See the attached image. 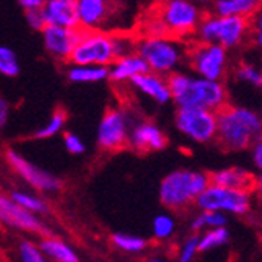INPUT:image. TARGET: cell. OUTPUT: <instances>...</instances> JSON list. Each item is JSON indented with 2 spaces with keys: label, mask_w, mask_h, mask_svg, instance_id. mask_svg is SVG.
I'll list each match as a JSON object with an SVG mask.
<instances>
[{
  "label": "cell",
  "mask_w": 262,
  "mask_h": 262,
  "mask_svg": "<svg viewBox=\"0 0 262 262\" xmlns=\"http://www.w3.org/2000/svg\"><path fill=\"white\" fill-rule=\"evenodd\" d=\"M260 116L241 105L226 104L217 110V143L225 151H244L260 138Z\"/></svg>",
  "instance_id": "obj_1"
},
{
  "label": "cell",
  "mask_w": 262,
  "mask_h": 262,
  "mask_svg": "<svg viewBox=\"0 0 262 262\" xmlns=\"http://www.w3.org/2000/svg\"><path fill=\"white\" fill-rule=\"evenodd\" d=\"M171 101L178 107H203L217 112L228 104V90L223 80H209L204 77H192L173 71L166 79Z\"/></svg>",
  "instance_id": "obj_2"
},
{
  "label": "cell",
  "mask_w": 262,
  "mask_h": 262,
  "mask_svg": "<svg viewBox=\"0 0 262 262\" xmlns=\"http://www.w3.org/2000/svg\"><path fill=\"white\" fill-rule=\"evenodd\" d=\"M137 42L126 36H115L101 30H85L68 61L73 64L110 66L116 58L134 54Z\"/></svg>",
  "instance_id": "obj_3"
},
{
  "label": "cell",
  "mask_w": 262,
  "mask_h": 262,
  "mask_svg": "<svg viewBox=\"0 0 262 262\" xmlns=\"http://www.w3.org/2000/svg\"><path fill=\"white\" fill-rule=\"evenodd\" d=\"M210 184L209 174L192 170H176L166 174L159 188L160 203L171 210L188 207Z\"/></svg>",
  "instance_id": "obj_4"
},
{
  "label": "cell",
  "mask_w": 262,
  "mask_h": 262,
  "mask_svg": "<svg viewBox=\"0 0 262 262\" xmlns=\"http://www.w3.org/2000/svg\"><path fill=\"white\" fill-rule=\"evenodd\" d=\"M138 55L146 61L152 73L168 76L181 64L185 51L171 36H146L137 42Z\"/></svg>",
  "instance_id": "obj_5"
},
{
  "label": "cell",
  "mask_w": 262,
  "mask_h": 262,
  "mask_svg": "<svg viewBox=\"0 0 262 262\" xmlns=\"http://www.w3.org/2000/svg\"><path fill=\"white\" fill-rule=\"evenodd\" d=\"M166 35L179 39L192 36L203 17V11L190 0H165L157 13Z\"/></svg>",
  "instance_id": "obj_6"
},
{
  "label": "cell",
  "mask_w": 262,
  "mask_h": 262,
  "mask_svg": "<svg viewBox=\"0 0 262 262\" xmlns=\"http://www.w3.org/2000/svg\"><path fill=\"white\" fill-rule=\"evenodd\" d=\"M201 210H219L234 215H247L251 210V192L209 184L195 200Z\"/></svg>",
  "instance_id": "obj_7"
},
{
  "label": "cell",
  "mask_w": 262,
  "mask_h": 262,
  "mask_svg": "<svg viewBox=\"0 0 262 262\" xmlns=\"http://www.w3.org/2000/svg\"><path fill=\"white\" fill-rule=\"evenodd\" d=\"M188 63L192 69L204 79L223 80L228 71V49L217 42H200L196 41L187 49Z\"/></svg>",
  "instance_id": "obj_8"
},
{
  "label": "cell",
  "mask_w": 262,
  "mask_h": 262,
  "mask_svg": "<svg viewBox=\"0 0 262 262\" xmlns=\"http://www.w3.org/2000/svg\"><path fill=\"white\" fill-rule=\"evenodd\" d=\"M176 127L196 143H209L217 134V112L203 107H178Z\"/></svg>",
  "instance_id": "obj_9"
},
{
  "label": "cell",
  "mask_w": 262,
  "mask_h": 262,
  "mask_svg": "<svg viewBox=\"0 0 262 262\" xmlns=\"http://www.w3.org/2000/svg\"><path fill=\"white\" fill-rule=\"evenodd\" d=\"M130 120L121 108H108L98 126V145L104 151H120L129 146Z\"/></svg>",
  "instance_id": "obj_10"
},
{
  "label": "cell",
  "mask_w": 262,
  "mask_h": 262,
  "mask_svg": "<svg viewBox=\"0 0 262 262\" xmlns=\"http://www.w3.org/2000/svg\"><path fill=\"white\" fill-rule=\"evenodd\" d=\"M0 223L17 231L38 234L41 237L52 235L51 229L36 217V213L20 207L10 195L0 193Z\"/></svg>",
  "instance_id": "obj_11"
},
{
  "label": "cell",
  "mask_w": 262,
  "mask_h": 262,
  "mask_svg": "<svg viewBox=\"0 0 262 262\" xmlns=\"http://www.w3.org/2000/svg\"><path fill=\"white\" fill-rule=\"evenodd\" d=\"M5 157H7L8 165L13 168V171L17 173L33 188L41 190V192H58V190L63 187V182L57 176H54L52 173L46 171V170L38 168V166H35L26 157H22L17 151L10 148V149H7Z\"/></svg>",
  "instance_id": "obj_12"
},
{
  "label": "cell",
  "mask_w": 262,
  "mask_h": 262,
  "mask_svg": "<svg viewBox=\"0 0 262 262\" xmlns=\"http://www.w3.org/2000/svg\"><path fill=\"white\" fill-rule=\"evenodd\" d=\"M85 29H68L60 26H46L42 29V42L46 51L49 52L54 58L68 61L71 52L74 51L76 44L82 38Z\"/></svg>",
  "instance_id": "obj_13"
},
{
  "label": "cell",
  "mask_w": 262,
  "mask_h": 262,
  "mask_svg": "<svg viewBox=\"0 0 262 262\" xmlns=\"http://www.w3.org/2000/svg\"><path fill=\"white\" fill-rule=\"evenodd\" d=\"M168 145L165 132L152 121H141L129 132V146L138 152L160 151Z\"/></svg>",
  "instance_id": "obj_14"
},
{
  "label": "cell",
  "mask_w": 262,
  "mask_h": 262,
  "mask_svg": "<svg viewBox=\"0 0 262 262\" xmlns=\"http://www.w3.org/2000/svg\"><path fill=\"white\" fill-rule=\"evenodd\" d=\"M250 19L241 16H219L215 42L225 49H234L241 46L250 32Z\"/></svg>",
  "instance_id": "obj_15"
},
{
  "label": "cell",
  "mask_w": 262,
  "mask_h": 262,
  "mask_svg": "<svg viewBox=\"0 0 262 262\" xmlns=\"http://www.w3.org/2000/svg\"><path fill=\"white\" fill-rule=\"evenodd\" d=\"M42 13L47 26H60L68 29L80 27L76 0H46Z\"/></svg>",
  "instance_id": "obj_16"
},
{
  "label": "cell",
  "mask_w": 262,
  "mask_h": 262,
  "mask_svg": "<svg viewBox=\"0 0 262 262\" xmlns=\"http://www.w3.org/2000/svg\"><path fill=\"white\" fill-rule=\"evenodd\" d=\"M80 27L85 30H99L110 16V0H76Z\"/></svg>",
  "instance_id": "obj_17"
},
{
  "label": "cell",
  "mask_w": 262,
  "mask_h": 262,
  "mask_svg": "<svg viewBox=\"0 0 262 262\" xmlns=\"http://www.w3.org/2000/svg\"><path fill=\"white\" fill-rule=\"evenodd\" d=\"M130 83L138 91L146 94L148 98H151L152 101H156L160 105L168 104L171 101L168 83H166V79H163L162 74L152 73V71H146V73L135 76L130 80Z\"/></svg>",
  "instance_id": "obj_18"
},
{
  "label": "cell",
  "mask_w": 262,
  "mask_h": 262,
  "mask_svg": "<svg viewBox=\"0 0 262 262\" xmlns=\"http://www.w3.org/2000/svg\"><path fill=\"white\" fill-rule=\"evenodd\" d=\"M148 64L138 54H129L124 57L116 58L110 66H108V76L113 83H127L130 82L135 76L146 73Z\"/></svg>",
  "instance_id": "obj_19"
},
{
  "label": "cell",
  "mask_w": 262,
  "mask_h": 262,
  "mask_svg": "<svg viewBox=\"0 0 262 262\" xmlns=\"http://www.w3.org/2000/svg\"><path fill=\"white\" fill-rule=\"evenodd\" d=\"M209 181H210V184L251 192L254 188L256 178L250 171L239 168V166H229V168H223V170L213 171L212 174H209Z\"/></svg>",
  "instance_id": "obj_20"
},
{
  "label": "cell",
  "mask_w": 262,
  "mask_h": 262,
  "mask_svg": "<svg viewBox=\"0 0 262 262\" xmlns=\"http://www.w3.org/2000/svg\"><path fill=\"white\" fill-rule=\"evenodd\" d=\"M38 248L42 251V254L47 259L54 262H80L74 248H71L66 242L52 235L41 237Z\"/></svg>",
  "instance_id": "obj_21"
},
{
  "label": "cell",
  "mask_w": 262,
  "mask_h": 262,
  "mask_svg": "<svg viewBox=\"0 0 262 262\" xmlns=\"http://www.w3.org/2000/svg\"><path fill=\"white\" fill-rule=\"evenodd\" d=\"M260 10V0H217L213 11L217 16L253 17Z\"/></svg>",
  "instance_id": "obj_22"
},
{
  "label": "cell",
  "mask_w": 262,
  "mask_h": 262,
  "mask_svg": "<svg viewBox=\"0 0 262 262\" xmlns=\"http://www.w3.org/2000/svg\"><path fill=\"white\" fill-rule=\"evenodd\" d=\"M107 76H108L107 66L73 64L68 69V79L73 83H96L105 80Z\"/></svg>",
  "instance_id": "obj_23"
},
{
  "label": "cell",
  "mask_w": 262,
  "mask_h": 262,
  "mask_svg": "<svg viewBox=\"0 0 262 262\" xmlns=\"http://www.w3.org/2000/svg\"><path fill=\"white\" fill-rule=\"evenodd\" d=\"M231 234L229 231L222 226V228H210L207 232H204L203 235H200L198 239V253H206L210 251L213 248L223 247L229 242Z\"/></svg>",
  "instance_id": "obj_24"
},
{
  "label": "cell",
  "mask_w": 262,
  "mask_h": 262,
  "mask_svg": "<svg viewBox=\"0 0 262 262\" xmlns=\"http://www.w3.org/2000/svg\"><path fill=\"white\" fill-rule=\"evenodd\" d=\"M68 121V112L63 110V108H57L52 116L49 118V121H47L42 127H39L33 137L36 140H47V138H51V137H55L57 134H60L64 127Z\"/></svg>",
  "instance_id": "obj_25"
},
{
  "label": "cell",
  "mask_w": 262,
  "mask_h": 262,
  "mask_svg": "<svg viewBox=\"0 0 262 262\" xmlns=\"http://www.w3.org/2000/svg\"><path fill=\"white\" fill-rule=\"evenodd\" d=\"M10 196L20 207L36 213V215H46V213L49 212V206H47V203L44 200L32 195V193L20 192V190H13V192L10 193Z\"/></svg>",
  "instance_id": "obj_26"
},
{
  "label": "cell",
  "mask_w": 262,
  "mask_h": 262,
  "mask_svg": "<svg viewBox=\"0 0 262 262\" xmlns=\"http://www.w3.org/2000/svg\"><path fill=\"white\" fill-rule=\"evenodd\" d=\"M112 242L116 248L126 253H141L148 247V241L143 239L140 235H132V234H123L118 232L112 235Z\"/></svg>",
  "instance_id": "obj_27"
},
{
  "label": "cell",
  "mask_w": 262,
  "mask_h": 262,
  "mask_svg": "<svg viewBox=\"0 0 262 262\" xmlns=\"http://www.w3.org/2000/svg\"><path fill=\"white\" fill-rule=\"evenodd\" d=\"M20 73V64L17 55L7 46H0V74L5 77H17Z\"/></svg>",
  "instance_id": "obj_28"
},
{
  "label": "cell",
  "mask_w": 262,
  "mask_h": 262,
  "mask_svg": "<svg viewBox=\"0 0 262 262\" xmlns=\"http://www.w3.org/2000/svg\"><path fill=\"white\" fill-rule=\"evenodd\" d=\"M174 229H176L174 219L171 215H168V213H160V215H157L152 222V234L159 241L170 239V237L174 234Z\"/></svg>",
  "instance_id": "obj_29"
},
{
  "label": "cell",
  "mask_w": 262,
  "mask_h": 262,
  "mask_svg": "<svg viewBox=\"0 0 262 262\" xmlns=\"http://www.w3.org/2000/svg\"><path fill=\"white\" fill-rule=\"evenodd\" d=\"M235 77L242 82H247V83L256 86V88L262 86V74L254 64H250V63L239 64V68L235 71Z\"/></svg>",
  "instance_id": "obj_30"
},
{
  "label": "cell",
  "mask_w": 262,
  "mask_h": 262,
  "mask_svg": "<svg viewBox=\"0 0 262 262\" xmlns=\"http://www.w3.org/2000/svg\"><path fill=\"white\" fill-rule=\"evenodd\" d=\"M19 257L20 262H51L42 254L38 245L30 241H22L19 244Z\"/></svg>",
  "instance_id": "obj_31"
},
{
  "label": "cell",
  "mask_w": 262,
  "mask_h": 262,
  "mask_svg": "<svg viewBox=\"0 0 262 262\" xmlns=\"http://www.w3.org/2000/svg\"><path fill=\"white\" fill-rule=\"evenodd\" d=\"M200 215L203 219L204 228H222L228 225L226 213L219 210H201Z\"/></svg>",
  "instance_id": "obj_32"
},
{
  "label": "cell",
  "mask_w": 262,
  "mask_h": 262,
  "mask_svg": "<svg viewBox=\"0 0 262 262\" xmlns=\"http://www.w3.org/2000/svg\"><path fill=\"white\" fill-rule=\"evenodd\" d=\"M198 239L200 235H192L184 242V245L181 247L179 251V262H192L198 253Z\"/></svg>",
  "instance_id": "obj_33"
},
{
  "label": "cell",
  "mask_w": 262,
  "mask_h": 262,
  "mask_svg": "<svg viewBox=\"0 0 262 262\" xmlns=\"http://www.w3.org/2000/svg\"><path fill=\"white\" fill-rule=\"evenodd\" d=\"M63 143H64V148L71 152V154H83L85 152V143L83 140L73 134V132H66L63 135Z\"/></svg>",
  "instance_id": "obj_34"
},
{
  "label": "cell",
  "mask_w": 262,
  "mask_h": 262,
  "mask_svg": "<svg viewBox=\"0 0 262 262\" xmlns=\"http://www.w3.org/2000/svg\"><path fill=\"white\" fill-rule=\"evenodd\" d=\"M26 19H27V24L36 32H42V29L47 26L46 22V17H44V13H42V8H38V10H29L26 11Z\"/></svg>",
  "instance_id": "obj_35"
},
{
  "label": "cell",
  "mask_w": 262,
  "mask_h": 262,
  "mask_svg": "<svg viewBox=\"0 0 262 262\" xmlns=\"http://www.w3.org/2000/svg\"><path fill=\"white\" fill-rule=\"evenodd\" d=\"M250 149H251V160H253L254 166L260 170L262 168V140L257 138L250 146Z\"/></svg>",
  "instance_id": "obj_36"
},
{
  "label": "cell",
  "mask_w": 262,
  "mask_h": 262,
  "mask_svg": "<svg viewBox=\"0 0 262 262\" xmlns=\"http://www.w3.org/2000/svg\"><path fill=\"white\" fill-rule=\"evenodd\" d=\"M8 118H10V104L4 96H0V132L5 129Z\"/></svg>",
  "instance_id": "obj_37"
},
{
  "label": "cell",
  "mask_w": 262,
  "mask_h": 262,
  "mask_svg": "<svg viewBox=\"0 0 262 262\" xmlns=\"http://www.w3.org/2000/svg\"><path fill=\"white\" fill-rule=\"evenodd\" d=\"M20 8L24 11H29V10H38V8H42L46 0H17Z\"/></svg>",
  "instance_id": "obj_38"
},
{
  "label": "cell",
  "mask_w": 262,
  "mask_h": 262,
  "mask_svg": "<svg viewBox=\"0 0 262 262\" xmlns=\"http://www.w3.org/2000/svg\"><path fill=\"white\" fill-rule=\"evenodd\" d=\"M190 2H193L195 5L200 7V5H207V4L210 2V0H190Z\"/></svg>",
  "instance_id": "obj_39"
},
{
  "label": "cell",
  "mask_w": 262,
  "mask_h": 262,
  "mask_svg": "<svg viewBox=\"0 0 262 262\" xmlns=\"http://www.w3.org/2000/svg\"><path fill=\"white\" fill-rule=\"evenodd\" d=\"M149 262H168V260L163 259V257H159V256H154V257L149 259Z\"/></svg>",
  "instance_id": "obj_40"
}]
</instances>
